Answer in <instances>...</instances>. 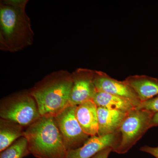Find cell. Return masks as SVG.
<instances>
[{
	"label": "cell",
	"instance_id": "obj_1",
	"mask_svg": "<svg viewBox=\"0 0 158 158\" xmlns=\"http://www.w3.org/2000/svg\"><path fill=\"white\" fill-rule=\"evenodd\" d=\"M28 0L0 2V49L15 52L33 44L34 33L26 11Z\"/></svg>",
	"mask_w": 158,
	"mask_h": 158
},
{
	"label": "cell",
	"instance_id": "obj_2",
	"mask_svg": "<svg viewBox=\"0 0 158 158\" xmlns=\"http://www.w3.org/2000/svg\"><path fill=\"white\" fill-rule=\"evenodd\" d=\"M73 85L72 73L60 70L52 73L29 90L41 116H55L69 105Z\"/></svg>",
	"mask_w": 158,
	"mask_h": 158
},
{
	"label": "cell",
	"instance_id": "obj_3",
	"mask_svg": "<svg viewBox=\"0 0 158 158\" xmlns=\"http://www.w3.org/2000/svg\"><path fill=\"white\" fill-rule=\"evenodd\" d=\"M23 136L37 158H66L67 151L54 116H41L26 128Z\"/></svg>",
	"mask_w": 158,
	"mask_h": 158
},
{
	"label": "cell",
	"instance_id": "obj_4",
	"mask_svg": "<svg viewBox=\"0 0 158 158\" xmlns=\"http://www.w3.org/2000/svg\"><path fill=\"white\" fill-rule=\"evenodd\" d=\"M41 116L35 99L29 91H22L3 98L0 103V117L27 128Z\"/></svg>",
	"mask_w": 158,
	"mask_h": 158
},
{
	"label": "cell",
	"instance_id": "obj_5",
	"mask_svg": "<svg viewBox=\"0 0 158 158\" xmlns=\"http://www.w3.org/2000/svg\"><path fill=\"white\" fill-rule=\"evenodd\" d=\"M153 112L135 108L128 113L118 131L119 143L113 152L123 154L127 152L151 128Z\"/></svg>",
	"mask_w": 158,
	"mask_h": 158
},
{
	"label": "cell",
	"instance_id": "obj_6",
	"mask_svg": "<svg viewBox=\"0 0 158 158\" xmlns=\"http://www.w3.org/2000/svg\"><path fill=\"white\" fill-rule=\"evenodd\" d=\"M77 106L69 105L54 116L67 151L81 147L90 137L83 131L77 120Z\"/></svg>",
	"mask_w": 158,
	"mask_h": 158
},
{
	"label": "cell",
	"instance_id": "obj_7",
	"mask_svg": "<svg viewBox=\"0 0 158 158\" xmlns=\"http://www.w3.org/2000/svg\"><path fill=\"white\" fill-rule=\"evenodd\" d=\"M94 70L79 68L72 73L73 85L69 105L78 106L88 101L93 100L97 92L94 83Z\"/></svg>",
	"mask_w": 158,
	"mask_h": 158
},
{
	"label": "cell",
	"instance_id": "obj_8",
	"mask_svg": "<svg viewBox=\"0 0 158 158\" xmlns=\"http://www.w3.org/2000/svg\"><path fill=\"white\" fill-rule=\"evenodd\" d=\"M94 83L97 91L106 92L129 100L138 107L141 100L125 81H118L102 71L94 70Z\"/></svg>",
	"mask_w": 158,
	"mask_h": 158
},
{
	"label": "cell",
	"instance_id": "obj_9",
	"mask_svg": "<svg viewBox=\"0 0 158 158\" xmlns=\"http://www.w3.org/2000/svg\"><path fill=\"white\" fill-rule=\"evenodd\" d=\"M119 132L99 136L90 137L81 147L67 152L66 158H90L106 148H112L113 152L118 145Z\"/></svg>",
	"mask_w": 158,
	"mask_h": 158
},
{
	"label": "cell",
	"instance_id": "obj_10",
	"mask_svg": "<svg viewBox=\"0 0 158 158\" xmlns=\"http://www.w3.org/2000/svg\"><path fill=\"white\" fill-rule=\"evenodd\" d=\"M76 116L82 130L90 137L97 135L98 131V107L93 100L77 106Z\"/></svg>",
	"mask_w": 158,
	"mask_h": 158
},
{
	"label": "cell",
	"instance_id": "obj_11",
	"mask_svg": "<svg viewBox=\"0 0 158 158\" xmlns=\"http://www.w3.org/2000/svg\"><path fill=\"white\" fill-rule=\"evenodd\" d=\"M128 113L98 107V131L97 135H106L118 131Z\"/></svg>",
	"mask_w": 158,
	"mask_h": 158
},
{
	"label": "cell",
	"instance_id": "obj_12",
	"mask_svg": "<svg viewBox=\"0 0 158 158\" xmlns=\"http://www.w3.org/2000/svg\"><path fill=\"white\" fill-rule=\"evenodd\" d=\"M125 81L137 94L141 102L148 100L158 95V79L145 75L128 77Z\"/></svg>",
	"mask_w": 158,
	"mask_h": 158
},
{
	"label": "cell",
	"instance_id": "obj_13",
	"mask_svg": "<svg viewBox=\"0 0 158 158\" xmlns=\"http://www.w3.org/2000/svg\"><path fill=\"white\" fill-rule=\"evenodd\" d=\"M98 107L129 112L137 106L127 99L106 92L97 91L93 99Z\"/></svg>",
	"mask_w": 158,
	"mask_h": 158
},
{
	"label": "cell",
	"instance_id": "obj_14",
	"mask_svg": "<svg viewBox=\"0 0 158 158\" xmlns=\"http://www.w3.org/2000/svg\"><path fill=\"white\" fill-rule=\"evenodd\" d=\"M24 128L13 122L0 118V152H2L23 137Z\"/></svg>",
	"mask_w": 158,
	"mask_h": 158
},
{
	"label": "cell",
	"instance_id": "obj_15",
	"mask_svg": "<svg viewBox=\"0 0 158 158\" xmlns=\"http://www.w3.org/2000/svg\"><path fill=\"white\" fill-rule=\"evenodd\" d=\"M30 154L27 141L23 136L1 152L0 158H23Z\"/></svg>",
	"mask_w": 158,
	"mask_h": 158
},
{
	"label": "cell",
	"instance_id": "obj_16",
	"mask_svg": "<svg viewBox=\"0 0 158 158\" xmlns=\"http://www.w3.org/2000/svg\"><path fill=\"white\" fill-rule=\"evenodd\" d=\"M136 108L157 113L158 112V95L148 100L141 102Z\"/></svg>",
	"mask_w": 158,
	"mask_h": 158
},
{
	"label": "cell",
	"instance_id": "obj_17",
	"mask_svg": "<svg viewBox=\"0 0 158 158\" xmlns=\"http://www.w3.org/2000/svg\"><path fill=\"white\" fill-rule=\"evenodd\" d=\"M140 150L143 152L149 154L156 158H158V147H152L146 145L141 147Z\"/></svg>",
	"mask_w": 158,
	"mask_h": 158
},
{
	"label": "cell",
	"instance_id": "obj_18",
	"mask_svg": "<svg viewBox=\"0 0 158 158\" xmlns=\"http://www.w3.org/2000/svg\"><path fill=\"white\" fill-rule=\"evenodd\" d=\"M113 150L112 148H106L102 150L90 158H108L110 153L113 152Z\"/></svg>",
	"mask_w": 158,
	"mask_h": 158
},
{
	"label": "cell",
	"instance_id": "obj_19",
	"mask_svg": "<svg viewBox=\"0 0 158 158\" xmlns=\"http://www.w3.org/2000/svg\"><path fill=\"white\" fill-rule=\"evenodd\" d=\"M151 127L158 126V112L155 113L151 122Z\"/></svg>",
	"mask_w": 158,
	"mask_h": 158
}]
</instances>
